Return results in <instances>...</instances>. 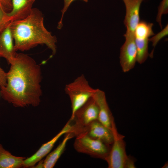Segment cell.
I'll list each match as a JSON object with an SVG mask.
<instances>
[{"label": "cell", "instance_id": "6da1fadb", "mask_svg": "<svg viewBox=\"0 0 168 168\" xmlns=\"http://www.w3.org/2000/svg\"><path fill=\"white\" fill-rule=\"evenodd\" d=\"M7 73L6 86L0 87L3 98L16 107L37 106L42 94L40 67L28 55L17 54Z\"/></svg>", "mask_w": 168, "mask_h": 168}, {"label": "cell", "instance_id": "7a4b0ae2", "mask_svg": "<svg viewBox=\"0 0 168 168\" xmlns=\"http://www.w3.org/2000/svg\"><path fill=\"white\" fill-rule=\"evenodd\" d=\"M10 27L16 51H24L44 44L53 55L56 54L57 38L45 28L43 15L38 9L33 8L26 18L12 22Z\"/></svg>", "mask_w": 168, "mask_h": 168}, {"label": "cell", "instance_id": "3957f363", "mask_svg": "<svg viewBox=\"0 0 168 168\" xmlns=\"http://www.w3.org/2000/svg\"><path fill=\"white\" fill-rule=\"evenodd\" d=\"M64 90L71 101L72 114L70 119L72 120L76 112L94 96L96 89L90 85L82 74L66 84Z\"/></svg>", "mask_w": 168, "mask_h": 168}, {"label": "cell", "instance_id": "277c9868", "mask_svg": "<svg viewBox=\"0 0 168 168\" xmlns=\"http://www.w3.org/2000/svg\"><path fill=\"white\" fill-rule=\"evenodd\" d=\"M98 115V106L93 96L76 112L73 119H70L72 127L69 133L76 136L92 122L97 120Z\"/></svg>", "mask_w": 168, "mask_h": 168}, {"label": "cell", "instance_id": "5b68a950", "mask_svg": "<svg viewBox=\"0 0 168 168\" xmlns=\"http://www.w3.org/2000/svg\"><path fill=\"white\" fill-rule=\"evenodd\" d=\"M76 137L74 147L77 151L105 160L111 145L91 138L84 133L79 134Z\"/></svg>", "mask_w": 168, "mask_h": 168}, {"label": "cell", "instance_id": "8992f818", "mask_svg": "<svg viewBox=\"0 0 168 168\" xmlns=\"http://www.w3.org/2000/svg\"><path fill=\"white\" fill-rule=\"evenodd\" d=\"M114 138L109 152L105 160L109 168H125L128 157L125 150L124 136L119 134L117 129L113 131Z\"/></svg>", "mask_w": 168, "mask_h": 168}, {"label": "cell", "instance_id": "52a82bcc", "mask_svg": "<svg viewBox=\"0 0 168 168\" xmlns=\"http://www.w3.org/2000/svg\"><path fill=\"white\" fill-rule=\"evenodd\" d=\"M124 36L125 41L121 47L119 59L122 71L126 72L134 67L137 62V52L134 34L126 32Z\"/></svg>", "mask_w": 168, "mask_h": 168}, {"label": "cell", "instance_id": "ba28073f", "mask_svg": "<svg viewBox=\"0 0 168 168\" xmlns=\"http://www.w3.org/2000/svg\"><path fill=\"white\" fill-rule=\"evenodd\" d=\"M72 126L70 120L66 123L62 130L53 138L43 144L39 149L32 156L26 158L24 161L23 167H32L50 152L58 139L63 135L70 132Z\"/></svg>", "mask_w": 168, "mask_h": 168}, {"label": "cell", "instance_id": "9c48e42d", "mask_svg": "<svg viewBox=\"0 0 168 168\" xmlns=\"http://www.w3.org/2000/svg\"><path fill=\"white\" fill-rule=\"evenodd\" d=\"M93 97L98 108L97 120L112 130L116 126L114 118L107 102L105 93L100 90L96 89Z\"/></svg>", "mask_w": 168, "mask_h": 168}, {"label": "cell", "instance_id": "30bf717a", "mask_svg": "<svg viewBox=\"0 0 168 168\" xmlns=\"http://www.w3.org/2000/svg\"><path fill=\"white\" fill-rule=\"evenodd\" d=\"M85 133L91 138L109 145H111L114 140L113 131L105 126L97 120L92 122L80 133Z\"/></svg>", "mask_w": 168, "mask_h": 168}, {"label": "cell", "instance_id": "8fae6325", "mask_svg": "<svg viewBox=\"0 0 168 168\" xmlns=\"http://www.w3.org/2000/svg\"><path fill=\"white\" fill-rule=\"evenodd\" d=\"M126 9L124 20L126 32L134 34L135 29L140 21L139 11L143 0H122Z\"/></svg>", "mask_w": 168, "mask_h": 168}, {"label": "cell", "instance_id": "7c38bea8", "mask_svg": "<svg viewBox=\"0 0 168 168\" xmlns=\"http://www.w3.org/2000/svg\"><path fill=\"white\" fill-rule=\"evenodd\" d=\"M10 25L0 34V56L5 58L11 64L17 53L15 49Z\"/></svg>", "mask_w": 168, "mask_h": 168}, {"label": "cell", "instance_id": "4fadbf2b", "mask_svg": "<svg viewBox=\"0 0 168 168\" xmlns=\"http://www.w3.org/2000/svg\"><path fill=\"white\" fill-rule=\"evenodd\" d=\"M35 0H12V8L7 13L12 21L24 19L30 13Z\"/></svg>", "mask_w": 168, "mask_h": 168}, {"label": "cell", "instance_id": "5bb4252c", "mask_svg": "<svg viewBox=\"0 0 168 168\" xmlns=\"http://www.w3.org/2000/svg\"><path fill=\"white\" fill-rule=\"evenodd\" d=\"M65 134L62 142L53 151L49 153L45 159L43 161V168H53L63 152L68 142L74 137L73 134L70 133Z\"/></svg>", "mask_w": 168, "mask_h": 168}, {"label": "cell", "instance_id": "9a60e30c", "mask_svg": "<svg viewBox=\"0 0 168 168\" xmlns=\"http://www.w3.org/2000/svg\"><path fill=\"white\" fill-rule=\"evenodd\" d=\"M26 158L14 156L0 144V168H19L23 167Z\"/></svg>", "mask_w": 168, "mask_h": 168}, {"label": "cell", "instance_id": "2e32d148", "mask_svg": "<svg viewBox=\"0 0 168 168\" xmlns=\"http://www.w3.org/2000/svg\"><path fill=\"white\" fill-rule=\"evenodd\" d=\"M153 24L144 21H140L134 32L135 38L140 39H149L154 35L152 30Z\"/></svg>", "mask_w": 168, "mask_h": 168}, {"label": "cell", "instance_id": "e0dca14e", "mask_svg": "<svg viewBox=\"0 0 168 168\" xmlns=\"http://www.w3.org/2000/svg\"><path fill=\"white\" fill-rule=\"evenodd\" d=\"M149 40V39H140L135 38L137 52V62L140 64L145 62L149 56L148 52Z\"/></svg>", "mask_w": 168, "mask_h": 168}, {"label": "cell", "instance_id": "ac0fdd59", "mask_svg": "<svg viewBox=\"0 0 168 168\" xmlns=\"http://www.w3.org/2000/svg\"><path fill=\"white\" fill-rule=\"evenodd\" d=\"M168 12V0H162L158 7V13L156 16V21L158 22L161 29L162 25L161 22V17L163 14Z\"/></svg>", "mask_w": 168, "mask_h": 168}, {"label": "cell", "instance_id": "d6986e66", "mask_svg": "<svg viewBox=\"0 0 168 168\" xmlns=\"http://www.w3.org/2000/svg\"><path fill=\"white\" fill-rule=\"evenodd\" d=\"M12 22L7 13L0 7V34Z\"/></svg>", "mask_w": 168, "mask_h": 168}, {"label": "cell", "instance_id": "ffe728a7", "mask_svg": "<svg viewBox=\"0 0 168 168\" xmlns=\"http://www.w3.org/2000/svg\"><path fill=\"white\" fill-rule=\"evenodd\" d=\"M168 26L167 24L161 31L151 38L149 39V41L152 42V45L153 47H155L160 40L168 35Z\"/></svg>", "mask_w": 168, "mask_h": 168}, {"label": "cell", "instance_id": "44dd1931", "mask_svg": "<svg viewBox=\"0 0 168 168\" xmlns=\"http://www.w3.org/2000/svg\"><path fill=\"white\" fill-rule=\"evenodd\" d=\"M75 0H64V5L63 9L61 11L62 15L60 20L58 23L57 27L58 29H60L62 28L63 26L62 21L64 13L66 11L71 3ZM82 0L86 2H87L88 1V0Z\"/></svg>", "mask_w": 168, "mask_h": 168}, {"label": "cell", "instance_id": "7402d4cb", "mask_svg": "<svg viewBox=\"0 0 168 168\" xmlns=\"http://www.w3.org/2000/svg\"><path fill=\"white\" fill-rule=\"evenodd\" d=\"M0 7L8 13L12 8V0H0Z\"/></svg>", "mask_w": 168, "mask_h": 168}, {"label": "cell", "instance_id": "603a6c76", "mask_svg": "<svg viewBox=\"0 0 168 168\" xmlns=\"http://www.w3.org/2000/svg\"><path fill=\"white\" fill-rule=\"evenodd\" d=\"M7 83V73L0 67V87L5 86Z\"/></svg>", "mask_w": 168, "mask_h": 168}, {"label": "cell", "instance_id": "cb8c5ba5", "mask_svg": "<svg viewBox=\"0 0 168 168\" xmlns=\"http://www.w3.org/2000/svg\"><path fill=\"white\" fill-rule=\"evenodd\" d=\"M134 161L132 157L128 156L125 168H135L134 164Z\"/></svg>", "mask_w": 168, "mask_h": 168}, {"label": "cell", "instance_id": "d4e9b609", "mask_svg": "<svg viewBox=\"0 0 168 168\" xmlns=\"http://www.w3.org/2000/svg\"><path fill=\"white\" fill-rule=\"evenodd\" d=\"M168 163L166 162L165 163L164 165L162 166V168H167L168 167Z\"/></svg>", "mask_w": 168, "mask_h": 168}, {"label": "cell", "instance_id": "484cf974", "mask_svg": "<svg viewBox=\"0 0 168 168\" xmlns=\"http://www.w3.org/2000/svg\"></svg>", "mask_w": 168, "mask_h": 168}]
</instances>
